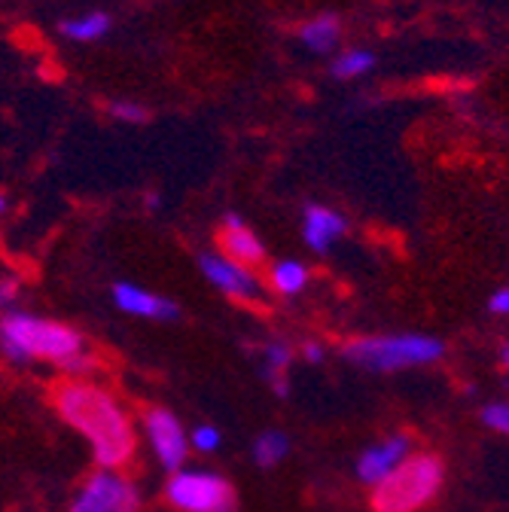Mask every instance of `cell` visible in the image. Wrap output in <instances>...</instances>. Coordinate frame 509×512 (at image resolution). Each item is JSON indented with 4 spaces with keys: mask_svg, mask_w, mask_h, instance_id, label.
I'll list each match as a JSON object with an SVG mask.
<instances>
[{
    "mask_svg": "<svg viewBox=\"0 0 509 512\" xmlns=\"http://www.w3.org/2000/svg\"><path fill=\"white\" fill-rule=\"evenodd\" d=\"M52 409L89 442L92 461L125 470L138 455V427L122 400L95 378H61L52 388Z\"/></svg>",
    "mask_w": 509,
    "mask_h": 512,
    "instance_id": "1",
    "label": "cell"
},
{
    "mask_svg": "<svg viewBox=\"0 0 509 512\" xmlns=\"http://www.w3.org/2000/svg\"><path fill=\"white\" fill-rule=\"evenodd\" d=\"M86 348V336L65 320L22 308H13L0 317V357L13 366L52 363L58 369Z\"/></svg>",
    "mask_w": 509,
    "mask_h": 512,
    "instance_id": "2",
    "label": "cell"
},
{
    "mask_svg": "<svg viewBox=\"0 0 509 512\" xmlns=\"http://www.w3.org/2000/svg\"><path fill=\"white\" fill-rule=\"evenodd\" d=\"M445 482V464L433 452H412L391 476L369 491L372 512H421Z\"/></svg>",
    "mask_w": 509,
    "mask_h": 512,
    "instance_id": "3",
    "label": "cell"
},
{
    "mask_svg": "<svg viewBox=\"0 0 509 512\" xmlns=\"http://www.w3.org/2000/svg\"><path fill=\"white\" fill-rule=\"evenodd\" d=\"M445 354V345L436 336L424 333H397V336H363L342 348V357L369 372H397L409 366L436 363Z\"/></svg>",
    "mask_w": 509,
    "mask_h": 512,
    "instance_id": "4",
    "label": "cell"
},
{
    "mask_svg": "<svg viewBox=\"0 0 509 512\" xmlns=\"http://www.w3.org/2000/svg\"><path fill=\"white\" fill-rule=\"evenodd\" d=\"M165 503L174 512H238L232 482L205 467H180L165 479Z\"/></svg>",
    "mask_w": 509,
    "mask_h": 512,
    "instance_id": "5",
    "label": "cell"
},
{
    "mask_svg": "<svg viewBox=\"0 0 509 512\" xmlns=\"http://www.w3.org/2000/svg\"><path fill=\"white\" fill-rule=\"evenodd\" d=\"M141 488L125 470L95 467L71 497L68 512H141Z\"/></svg>",
    "mask_w": 509,
    "mask_h": 512,
    "instance_id": "6",
    "label": "cell"
},
{
    "mask_svg": "<svg viewBox=\"0 0 509 512\" xmlns=\"http://www.w3.org/2000/svg\"><path fill=\"white\" fill-rule=\"evenodd\" d=\"M141 433L147 439V448H150L153 461L165 473H174V470L186 467L189 455H193V448H189V430L165 406L144 409V415H141Z\"/></svg>",
    "mask_w": 509,
    "mask_h": 512,
    "instance_id": "7",
    "label": "cell"
},
{
    "mask_svg": "<svg viewBox=\"0 0 509 512\" xmlns=\"http://www.w3.org/2000/svg\"><path fill=\"white\" fill-rule=\"evenodd\" d=\"M199 272L205 275V281L214 290H220L223 296H229L235 302H260L263 299V281L257 278V272L226 260L223 253H199Z\"/></svg>",
    "mask_w": 509,
    "mask_h": 512,
    "instance_id": "8",
    "label": "cell"
},
{
    "mask_svg": "<svg viewBox=\"0 0 509 512\" xmlns=\"http://www.w3.org/2000/svg\"><path fill=\"white\" fill-rule=\"evenodd\" d=\"M110 299L113 305L129 314V317H141V320H156V324H171V320H180V305L174 299H165L156 290H147L135 281H116L110 287Z\"/></svg>",
    "mask_w": 509,
    "mask_h": 512,
    "instance_id": "9",
    "label": "cell"
},
{
    "mask_svg": "<svg viewBox=\"0 0 509 512\" xmlns=\"http://www.w3.org/2000/svg\"><path fill=\"white\" fill-rule=\"evenodd\" d=\"M217 244H220L217 253H223L226 260H232V263H238L244 269H260L266 263V244H263V238L253 232L244 223V217L235 214V211H229L223 217V223L217 229Z\"/></svg>",
    "mask_w": 509,
    "mask_h": 512,
    "instance_id": "10",
    "label": "cell"
},
{
    "mask_svg": "<svg viewBox=\"0 0 509 512\" xmlns=\"http://www.w3.org/2000/svg\"><path fill=\"white\" fill-rule=\"evenodd\" d=\"M409 455H412V439L406 433L381 439V442L369 445L366 452L357 458V479L366 488H372V485H378L385 476H391Z\"/></svg>",
    "mask_w": 509,
    "mask_h": 512,
    "instance_id": "11",
    "label": "cell"
},
{
    "mask_svg": "<svg viewBox=\"0 0 509 512\" xmlns=\"http://www.w3.org/2000/svg\"><path fill=\"white\" fill-rule=\"evenodd\" d=\"M345 229H348V220L327 205H308L302 211V238L317 253H327L345 235Z\"/></svg>",
    "mask_w": 509,
    "mask_h": 512,
    "instance_id": "12",
    "label": "cell"
},
{
    "mask_svg": "<svg viewBox=\"0 0 509 512\" xmlns=\"http://www.w3.org/2000/svg\"><path fill=\"white\" fill-rule=\"evenodd\" d=\"M290 366H293V348L281 339H272L263 345L260 351V372L266 378V384L272 388L275 397H287L290 394Z\"/></svg>",
    "mask_w": 509,
    "mask_h": 512,
    "instance_id": "13",
    "label": "cell"
},
{
    "mask_svg": "<svg viewBox=\"0 0 509 512\" xmlns=\"http://www.w3.org/2000/svg\"><path fill=\"white\" fill-rule=\"evenodd\" d=\"M339 34H342L339 16H336V13H321V16L308 19V22L299 28V43H302L308 52L324 55V52H333V49H336Z\"/></svg>",
    "mask_w": 509,
    "mask_h": 512,
    "instance_id": "14",
    "label": "cell"
},
{
    "mask_svg": "<svg viewBox=\"0 0 509 512\" xmlns=\"http://www.w3.org/2000/svg\"><path fill=\"white\" fill-rule=\"evenodd\" d=\"M110 28H113V19L107 13H101V10L83 13V16H74V19H65V22L58 25L61 37H68L74 43H95V40L107 37Z\"/></svg>",
    "mask_w": 509,
    "mask_h": 512,
    "instance_id": "15",
    "label": "cell"
},
{
    "mask_svg": "<svg viewBox=\"0 0 509 512\" xmlns=\"http://www.w3.org/2000/svg\"><path fill=\"white\" fill-rule=\"evenodd\" d=\"M287 455H290V436L284 430H263L250 445V458L260 470L278 467Z\"/></svg>",
    "mask_w": 509,
    "mask_h": 512,
    "instance_id": "16",
    "label": "cell"
},
{
    "mask_svg": "<svg viewBox=\"0 0 509 512\" xmlns=\"http://www.w3.org/2000/svg\"><path fill=\"white\" fill-rule=\"evenodd\" d=\"M308 269L299 260H278L269 269V284L278 296H299L308 287Z\"/></svg>",
    "mask_w": 509,
    "mask_h": 512,
    "instance_id": "17",
    "label": "cell"
},
{
    "mask_svg": "<svg viewBox=\"0 0 509 512\" xmlns=\"http://www.w3.org/2000/svg\"><path fill=\"white\" fill-rule=\"evenodd\" d=\"M372 68H375V55L369 49H345L330 64L336 80H357V77H366Z\"/></svg>",
    "mask_w": 509,
    "mask_h": 512,
    "instance_id": "18",
    "label": "cell"
},
{
    "mask_svg": "<svg viewBox=\"0 0 509 512\" xmlns=\"http://www.w3.org/2000/svg\"><path fill=\"white\" fill-rule=\"evenodd\" d=\"M220 445H223V433H220V427H214V424H196L193 430H189V448H193L196 455H217L220 452Z\"/></svg>",
    "mask_w": 509,
    "mask_h": 512,
    "instance_id": "19",
    "label": "cell"
},
{
    "mask_svg": "<svg viewBox=\"0 0 509 512\" xmlns=\"http://www.w3.org/2000/svg\"><path fill=\"white\" fill-rule=\"evenodd\" d=\"M98 369V357L86 348L80 354H74L71 360H65L58 366V372L65 375V378H92V372Z\"/></svg>",
    "mask_w": 509,
    "mask_h": 512,
    "instance_id": "20",
    "label": "cell"
},
{
    "mask_svg": "<svg viewBox=\"0 0 509 512\" xmlns=\"http://www.w3.org/2000/svg\"><path fill=\"white\" fill-rule=\"evenodd\" d=\"M107 113H110L113 119H119V122H129V125H141V122H147V116H150V110H147L144 104H138V101H113V104L107 107Z\"/></svg>",
    "mask_w": 509,
    "mask_h": 512,
    "instance_id": "21",
    "label": "cell"
},
{
    "mask_svg": "<svg viewBox=\"0 0 509 512\" xmlns=\"http://www.w3.org/2000/svg\"><path fill=\"white\" fill-rule=\"evenodd\" d=\"M482 421H485L491 430L509 436V403H488V406L482 409Z\"/></svg>",
    "mask_w": 509,
    "mask_h": 512,
    "instance_id": "22",
    "label": "cell"
},
{
    "mask_svg": "<svg viewBox=\"0 0 509 512\" xmlns=\"http://www.w3.org/2000/svg\"><path fill=\"white\" fill-rule=\"evenodd\" d=\"M19 293H22V284H19V278H10V275L0 278V317H4L7 311H13V308H16V302H19Z\"/></svg>",
    "mask_w": 509,
    "mask_h": 512,
    "instance_id": "23",
    "label": "cell"
},
{
    "mask_svg": "<svg viewBox=\"0 0 509 512\" xmlns=\"http://www.w3.org/2000/svg\"><path fill=\"white\" fill-rule=\"evenodd\" d=\"M299 357H302L305 363L317 366V363H324L327 351H324V345H321V342H302V345H299Z\"/></svg>",
    "mask_w": 509,
    "mask_h": 512,
    "instance_id": "24",
    "label": "cell"
},
{
    "mask_svg": "<svg viewBox=\"0 0 509 512\" xmlns=\"http://www.w3.org/2000/svg\"><path fill=\"white\" fill-rule=\"evenodd\" d=\"M488 311H491V314H500V317H509V284L500 287V290L488 299Z\"/></svg>",
    "mask_w": 509,
    "mask_h": 512,
    "instance_id": "25",
    "label": "cell"
},
{
    "mask_svg": "<svg viewBox=\"0 0 509 512\" xmlns=\"http://www.w3.org/2000/svg\"><path fill=\"white\" fill-rule=\"evenodd\" d=\"M144 208H147V211H159V208H162V199H159V192H150V196L144 199Z\"/></svg>",
    "mask_w": 509,
    "mask_h": 512,
    "instance_id": "26",
    "label": "cell"
},
{
    "mask_svg": "<svg viewBox=\"0 0 509 512\" xmlns=\"http://www.w3.org/2000/svg\"><path fill=\"white\" fill-rule=\"evenodd\" d=\"M10 211V199H7V192H0V217H4Z\"/></svg>",
    "mask_w": 509,
    "mask_h": 512,
    "instance_id": "27",
    "label": "cell"
},
{
    "mask_svg": "<svg viewBox=\"0 0 509 512\" xmlns=\"http://www.w3.org/2000/svg\"><path fill=\"white\" fill-rule=\"evenodd\" d=\"M500 363H503V366L509 369V342H506V345L500 348Z\"/></svg>",
    "mask_w": 509,
    "mask_h": 512,
    "instance_id": "28",
    "label": "cell"
}]
</instances>
